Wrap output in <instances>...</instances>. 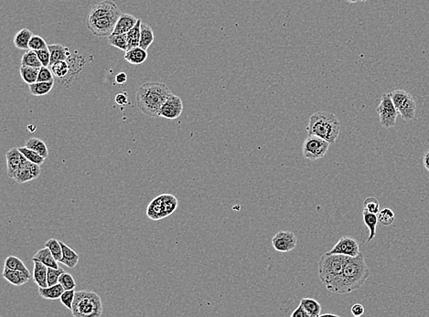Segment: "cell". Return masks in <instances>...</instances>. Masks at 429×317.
I'll return each mask as SVG.
<instances>
[{
	"mask_svg": "<svg viewBox=\"0 0 429 317\" xmlns=\"http://www.w3.org/2000/svg\"><path fill=\"white\" fill-rule=\"evenodd\" d=\"M121 15L122 12L115 2L101 1L90 10L87 27L95 36L109 37L112 35Z\"/></svg>",
	"mask_w": 429,
	"mask_h": 317,
	"instance_id": "obj_1",
	"label": "cell"
},
{
	"mask_svg": "<svg viewBox=\"0 0 429 317\" xmlns=\"http://www.w3.org/2000/svg\"><path fill=\"white\" fill-rule=\"evenodd\" d=\"M172 94L170 88L162 82H147L138 89L136 101L141 112L150 117H159L166 100Z\"/></svg>",
	"mask_w": 429,
	"mask_h": 317,
	"instance_id": "obj_2",
	"label": "cell"
},
{
	"mask_svg": "<svg viewBox=\"0 0 429 317\" xmlns=\"http://www.w3.org/2000/svg\"><path fill=\"white\" fill-rule=\"evenodd\" d=\"M369 276L370 270L365 263L364 255L361 252L356 257H350L345 265L337 295L350 294L360 289Z\"/></svg>",
	"mask_w": 429,
	"mask_h": 317,
	"instance_id": "obj_3",
	"label": "cell"
},
{
	"mask_svg": "<svg viewBox=\"0 0 429 317\" xmlns=\"http://www.w3.org/2000/svg\"><path fill=\"white\" fill-rule=\"evenodd\" d=\"M350 257L342 254L322 255L318 262V276L327 290L337 294L340 279Z\"/></svg>",
	"mask_w": 429,
	"mask_h": 317,
	"instance_id": "obj_4",
	"label": "cell"
},
{
	"mask_svg": "<svg viewBox=\"0 0 429 317\" xmlns=\"http://www.w3.org/2000/svg\"><path fill=\"white\" fill-rule=\"evenodd\" d=\"M306 129L308 134L317 135L330 143H334L340 134V121L331 112L319 111L309 117Z\"/></svg>",
	"mask_w": 429,
	"mask_h": 317,
	"instance_id": "obj_5",
	"label": "cell"
},
{
	"mask_svg": "<svg viewBox=\"0 0 429 317\" xmlns=\"http://www.w3.org/2000/svg\"><path fill=\"white\" fill-rule=\"evenodd\" d=\"M72 315L75 317H99L103 313L102 300L95 292L79 291L72 304Z\"/></svg>",
	"mask_w": 429,
	"mask_h": 317,
	"instance_id": "obj_6",
	"label": "cell"
},
{
	"mask_svg": "<svg viewBox=\"0 0 429 317\" xmlns=\"http://www.w3.org/2000/svg\"><path fill=\"white\" fill-rule=\"evenodd\" d=\"M178 199L173 195L164 194L156 197L149 204L147 211L148 218L154 220L164 219L177 210Z\"/></svg>",
	"mask_w": 429,
	"mask_h": 317,
	"instance_id": "obj_7",
	"label": "cell"
},
{
	"mask_svg": "<svg viewBox=\"0 0 429 317\" xmlns=\"http://www.w3.org/2000/svg\"><path fill=\"white\" fill-rule=\"evenodd\" d=\"M398 113L404 120L411 121L416 117V103L411 94L404 90H395L390 93Z\"/></svg>",
	"mask_w": 429,
	"mask_h": 317,
	"instance_id": "obj_8",
	"label": "cell"
},
{
	"mask_svg": "<svg viewBox=\"0 0 429 317\" xmlns=\"http://www.w3.org/2000/svg\"><path fill=\"white\" fill-rule=\"evenodd\" d=\"M330 143L325 139L318 137L317 135L309 134L302 147V152L306 159L317 161L326 156Z\"/></svg>",
	"mask_w": 429,
	"mask_h": 317,
	"instance_id": "obj_9",
	"label": "cell"
},
{
	"mask_svg": "<svg viewBox=\"0 0 429 317\" xmlns=\"http://www.w3.org/2000/svg\"><path fill=\"white\" fill-rule=\"evenodd\" d=\"M379 116L380 124L385 128H391L396 124L398 111L394 106L390 94H385L381 98L380 104L376 109Z\"/></svg>",
	"mask_w": 429,
	"mask_h": 317,
	"instance_id": "obj_10",
	"label": "cell"
},
{
	"mask_svg": "<svg viewBox=\"0 0 429 317\" xmlns=\"http://www.w3.org/2000/svg\"><path fill=\"white\" fill-rule=\"evenodd\" d=\"M328 254H342L348 257H356L361 253V249L357 241L350 236L340 238Z\"/></svg>",
	"mask_w": 429,
	"mask_h": 317,
	"instance_id": "obj_11",
	"label": "cell"
},
{
	"mask_svg": "<svg viewBox=\"0 0 429 317\" xmlns=\"http://www.w3.org/2000/svg\"><path fill=\"white\" fill-rule=\"evenodd\" d=\"M183 111V103L179 96L171 94L169 98L166 100L165 103L162 105L159 112V117L165 118L168 120H175L179 118Z\"/></svg>",
	"mask_w": 429,
	"mask_h": 317,
	"instance_id": "obj_12",
	"label": "cell"
},
{
	"mask_svg": "<svg viewBox=\"0 0 429 317\" xmlns=\"http://www.w3.org/2000/svg\"><path fill=\"white\" fill-rule=\"evenodd\" d=\"M297 237L292 232L283 230L277 233L272 239L274 249L279 252H289L297 246Z\"/></svg>",
	"mask_w": 429,
	"mask_h": 317,
	"instance_id": "obj_13",
	"label": "cell"
},
{
	"mask_svg": "<svg viewBox=\"0 0 429 317\" xmlns=\"http://www.w3.org/2000/svg\"><path fill=\"white\" fill-rule=\"evenodd\" d=\"M40 175V165L34 164L26 158L22 165L14 175L13 179L19 184L27 183L33 179H38Z\"/></svg>",
	"mask_w": 429,
	"mask_h": 317,
	"instance_id": "obj_14",
	"label": "cell"
},
{
	"mask_svg": "<svg viewBox=\"0 0 429 317\" xmlns=\"http://www.w3.org/2000/svg\"><path fill=\"white\" fill-rule=\"evenodd\" d=\"M6 158H7L8 176L10 179H13L15 173L19 169V167L22 165L24 161L26 160V157L19 151L18 148H11L6 153Z\"/></svg>",
	"mask_w": 429,
	"mask_h": 317,
	"instance_id": "obj_15",
	"label": "cell"
},
{
	"mask_svg": "<svg viewBox=\"0 0 429 317\" xmlns=\"http://www.w3.org/2000/svg\"><path fill=\"white\" fill-rule=\"evenodd\" d=\"M139 19L136 18L133 15L130 14H123L121 15L120 18L117 20V25L115 27L113 34H125L129 32L135 27V25L138 23Z\"/></svg>",
	"mask_w": 429,
	"mask_h": 317,
	"instance_id": "obj_16",
	"label": "cell"
},
{
	"mask_svg": "<svg viewBox=\"0 0 429 317\" xmlns=\"http://www.w3.org/2000/svg\"><path fill=\"white\" fill-rule=\"evenodd\" d=\"M2 275L9 283L15 286H22L23 284L27 283L31 279V274L29 273L7 268H4Z\"/></svg>",
	"mask_w": 429,
	"mask_h": 317,
	"instance_id": "obj_17",
	"label": "cell"
},
{
	"mask_svg": "<svg viewBox=\"0 0 429 317\" xmlns=\"http://www.w3.org/2000/svg\"><path fill=\"white\" fill-rule=\"evenodd\" d=\"M33 280L39 287H48V266L39 261H33Z\"/></svg>",
	"mask_w": 429,
	"mask_h": 317,
	"instance_id": "obj_18",
	"label": "cell"
},
{
	"mask_svg": "<svg viewBox=\"0 0 429 317\" xmlns=\"http://www.w3.org/2000/svg\"><path fill=\"white\" fill-rule=\"evenodd\" d=\"M50 52V64H53L59 61H67L71 56V52L67 47L61 44L48 45Z\"/></svg>",
	"mask_w": 429,
	"mask_h": 317,
	"instance_id": "obj_19",
	"label": "cell"
},
{
	"mask_svg": "<svg viewBox=\"0 0 429 317\" xmlns=\"http://www.w3.org/2000/svg\"><path fill=\"white\" fill-rule=\"evenodd\" d=\"M63 248V258L59 263L66 265L68 268L73 269L79 263V255L74 250H72L69 246L66 245L63 241H60Z\"/></svg>",
	"mask_w": 429,
	"mask_h": 317,
	"instance_id": "obj_20",
	"label": "cell"
},
{
	"mask_svg": "<svg viewBox=\"0 0 429 317\" xmlns=\"http://www.w3.org/2000/svg\"><path fill=\"white\" fill-rule=\"evenodd\" d=\"M147 58H148L147 49H142L139 46L125 51V59L131 64L139 65L143 63Z\"/></svg>",
	"mask_w": 429,
	"mask_h": 317,
	"instance_id": "obj_21",
	"label": "cell"
},
{
	"mask_svg": "<svg viewBox=\"0 0 429 317\" xmlns=\"http://www.w3.org/2000/svg\"><path fill=\"white\" fill-rule=\"evenodd\" d=\"M32 260L33 261H39L48 267L55 269L60 268L58 266V262L55 260L53 255H52L51 251L49 250L48 247H45L43 249L37 251L36 254L34 255Z\"/></svg>",
	"mask_w": 429,
	"mask_h": 317,
	"instance_id": "obj_22",
	"label": "cell"
},
{
	"mask_svg": "<svg viewBox=\"0 0 429 317\" xmlns=\"http://www.w3.org/2000/svg\"><path fill=\"white\" fill-rule=\"evenodd\" d=\"M64 288L61 283H57L55 285L48 286V287H40L39 294L44 299L57 300L61 298V296L64 292Z\"/></svg>",
	"mask_w": 429,
	"mask_h": 317,
	"instance_id": "obj_23",
	"label": "cell"
},
{
	"mask_svg": "<svg viewBox=\"0 0 429 317\" xmlns=\"http://www.w3.org/2000/svg\"><path fill=\"white\" fill-rule=\"evenodd\" d=\"M362 218H363V222L365 224V226H366L368 229H369V237H368V240L367 241L368 242H370V241H372L373 240V238L376 237V227H377V224H378V216L377 214H374V213H371V212H368L366 210H363V212H362Z\"/></svg>",
	"mask_w": 429,
	"mask_h": 317,
	"instance_id": "obj_24",
	"label": "cell"
},
{
	"mask_svg": "<svg viewBox=\"0 0 429 317\" xmlns=\"http://www.w3.org/2000/svg\"><path fill=\"white\" fill-rule=\"evenodd\" d=\"M54 80L51 81H37L29 85L30 93L34 96H43L49 94L53 88Z\"/></svg>",
	"mask_w": 429,
	"mask_h": 317,
	"instance_id": "obj_25",
	"label": "cell"
},
{
	"mask_svg": "<svg viewBox=\"0 0 429 317\" xmlns=\"http://www.w3.org/2000/svg\"><path fill=\"white\" fill-rule=\"evenodd\" d=\"M32 32L27 28H22L14 37V44L18 49H30V41L32 40Z\"/></svg>",
	"mask_w": 429,
	"mask_h": 317,
	"instance_id": "obj_26",
	"label": "cell"
},
{
	"mask_svg": "<svg viewBox=\"0 0 429 317\" xmlns=\"http://www.w3.org/2000/svg\"><path fill=\"white\" fill-rule=\"evenodd\" d=\"M300 304L304 307L310 317H318L321 314V305L312 298H303L300 301Z\"/></svg>",
	"mask_w": 429,
	"mask_h": 317,
	"instance_id": "obj_27",
	"label": "cell"
},
{
	"mask_svg": "<svg viewBox=\"0 0 429 317\" xmlns=\"http://www.w3.org/2000/svg\"><path fill=\"white\" fill-rule=\"evenodd\" d=\"M153 41H154V33H153L152 28L149 27L148 24L142 22L139 47L148 50L150 45L152 44Z\"/></svg>",
	"mask_w": 429,
	"mask_h": 317,
	"instance_id": "obj_28",
	"label": "cell"
},
{
	"mask_svg": "<svg viewBox=\"0 0 429 317\" xmlns=\"http://www.w3.org/2000/svg\"><path fill=\"white\" fill-rule=\"evenodd\" d=\"M25 147L30 148V149H32L34 151H36L38 154H40V156H42L45 158L49 157L48 148H47L46 143L42 140H40V139L36 138V137L29 139L27 142H26V143H25Z\"/></svg>",
	"mask_w": 429,
	"mask_h": 317,
	"instance_id": "obj_29",
	"label": "cell"
},
{
	"mask_svg": "<svg viewBox=\"0 0 429 317\" xmlns=\"http://www.w3.org/2000/svg\"><path fill=\"white\" fill-rule=\"evenodd\" d=\"M141 24H142V20L139 19V21L135 25V27L127 32L128 49L139 47L140 43V35H141Z\"/></svg>",
	"mask_w": 429,
	"mask_h": 317,
	"instance_id": "obj_30",
	"label": "cell"
},
{
	"mask_svg": "<svg viewBox=\"0 0 429 317\" xmlns=\"http://www.w3.org/2000/svg\"><path fill=\"white\" fill-rule=\"evenodd\" d=\"M40 68L30 67V66H22L20 67V75L23 80L28 84H32L38 81V76L40 72Z\"/></svg>",
	"mask_w": 429,
	"mask_h": 317,
	"instance_id": "obj_31",
	"label": "cell"
},
{
	"mask_svg": "<svg viewBox=\"0 0 429 317\" xmlns=\"http://www.w3.org/2000/svg\"><path fill=\"white\" fill-rule=\"evenodd\" d=\"M108 43L116 47L117 49L123 51H127L128 49V40H127V33L125 34H117V35H110L108 37Z\"/></svg>",
	"mask_w": 429,
	"mask_h": 317,
	"instance_id": "obj_32",
	"label": "cell"
},
{
	"mask_svg": "<svg viewBox=\"0 0 429 317\" xmlns=\"http://www.w3.org/2000/svg\"><path fill=\"white\" fill-rule=\"evenodd\" d=\"M4 268L15 270V271H21L30 274V271L27 268V266L21 260L16 256H9L7 259L5 260Z\"/></svg>",
	"mask_w": 429,
	"mask_h": 317,
	"instance_id": "obj_33",
	"label": "cell"
},
{
	"mask_svg": "<svg viewBox=\"0 0 429 317\" xmlns=\"http://www.w3.org/2000/svg\"><path fill=\"white\" fill-rule=\"evenodd\" d=\"M21 65L22 66H30V67L41 68L42 64L40 63V59L37 55L35 50L30 49L26 53L23 55L21 59Z\"/></svg>",
	"mask_w": 429,
	"mask_h": 317,
	"instance_id": "obj_34",
	"label": "cell"
},
{
	"mask_svg": "<svg viewBox=\"0 0 429 317\" xmlns=\"http://www.w3.org/2000/svg\"><path fill=\"white\" fill-rule=\"evenodd\" d=\"M50 71L54 76L58 78H64L70 72V66L67 61H59L50 65Z\"/></svg>",
	"mask_w": 429,
	"mask_h": 317,
	"instance_id": "obj_35",
	"label": "cell"
},
{
	"mask_svg": "<svg viewBox=\"0 0 429 317\" xmlns=\"http://www.w3.org/2000/svg\"><path fill=\"white\" fill-rule=\"evenodd\" d=\"M18 149L26 157L28 160L31 161L32 163L40 165H42L44 163L46 158L42 157V156H40V154H38L36 151L26 148V147H24V148H18Z\"/></svg>",
	"mask_w": 429,
	"mask_h": 317,
	"instance_id": "obj_36",
	"label": "cell"
},
{
	"mask_svg": "<svg viewBox=\"0 0 429 317\" xmlns=\"http://www.w3.org/2000/svg\"><path fill=\"white\" fill-rule=\"evenodd\" d=\"M45 247L49 248L54 258L58 263L63 258V248L61 245V242L57 241L56 239H49V241L45 243Z\"/></svg>",
	"mask_w": 429,
	"mask_h": 317,
	"instance_id": "obj_37",
	"label": "cell"
},
{
	"mask_svg": "<svg viewBox=\"0 0 429 317\" xmlns=\"http://www.w3.org/2000/svg\"><path fill=\"white\" fill-rule=\"evenodd\" d=\"M377 216H378L379 222L383 224L384 226L392 225L394 222V219H395L394 212L388 208H385L384 210H380Z\"/></svg>",
	"mask_w": 429,
	"mask_h": 317,
	"instance_id": "obj_38",
	"label": "cell"
},
{
	"mask_svg": "<svg viewBox=\"0 0 429 317\" xmlns=\"http://www.w3.org/2000/svg\"><path fill=\"white\" fill-rule=\"evenodd\" d=\"M59 283L63 285L64 290H74L76 287L74 278L72 277V274L66 272H64L59 278Z\"/></svg>",
	"mask_w": 429,
	"mask_h": 317,
	"instance_id": "obj_39",
	"label": "cell"
},
{
	"mask_svg": "<svg viewBox=\"0 0 429 317\" xmlns=\"http://www.w3.org/2000/svg\"><path fill=\"white\" fill-rule=\"evenodd\" d=\"M363 210H366L368 212L378 214L380 211V203L376 197H367L363 203Z\"/></svg>",
	"mask_w": 429,
	"mask_h": 317,
	"instance_id": "obj_40",
	"label": "cell"
},
{
	"mask_svg": "<svg viewBox=\"0 0 429 317\" xmlns=\"http://www.w3.org/2000/svg\"><path fill=\"white\" fill-rule=\"evenodd\" d=\"M64 272L65 271L62 268L55 269L48 267V276H47L48 285L52 286L59 283V278Z\"/></svg>",
	"mask_w": 429,
	"mask_h": 317,
	"instance_id": "obj_41",
	"label": "cell"
},
{
	"mask_svg": "<svg viewBox=\"0 0 429 317\" xmlns=\"http://www.w3.org/2000/svg\"><path fill=\"white\" fill-rule=\"evenodd\" d=\"M75 291L74 290H65L63 293V295L61 296V302L62 304L69 309V310H72V304L74 301V297H75Z\"/></svg>",
	"mask_w": 429,
	"mask_h": 317,
	"instance_id": "obj_42",
	"label": "cell"
},
{
	"mask_svg": "<svg viewBox=\"0 0 429 317\" xmlns=\"http://www.w3.org/2000/svg\"><path fill=\"white\" fill-rule=\"evenodd\" d=\"M29 47H30V49L37 51V50H40V49L48 48V45L41 37L33 35L32 40L30 41Z\"/></svg>",
	"mask_w": 429,
	"mask_h": 317,
	"instance_id": "obj_43",
	"label": "cell"
},
{
	"mask_svg": "<svg viewBox=\"0 0 429 317\" xmlns=\"http://www.w3.org/2000/svg\"><path fill=\"white\" fill-rule=\"evenodd\" d=\"M36 53L40 59L42 66H45V67L49 66V64H50V52H49V49L48 48L37 50Z\"/></svg>",
	"mask_w": 429,
	"mask_h": 317,
	"instance_id": "obj_44",
	"label": "cell"
},
{
	"mask_svg": "<svg viewBox=\"0 0 429 317\" xmlns=\"http://www.w3.org/2000/svg\"><path fill=\"white\" fill-rule=\"evenodd\" d=\"M51 80H54L53 73L49 68L45 67V66L40 68L38 81H51Z\"/></svg>",
	"mask_w": 429,
	"mask_h": 317,
	"instance_id": "obj_45",
	"label": "cell"
},
{
	"mask_svg": "<svg viewBox=\"0 0 429 317\" xmlns=\"http://www.w3.org/2000/svg\"><path fill=\"white\" fill-rule=\"evenodd\" d=\"M292 317H310L309 313H307V311L305 310L304 307L300 304L299 307L296 309L293 313H291Z\"/></svg>",
	"mask_w": 429,
	"mask_h": 317,
	"instance_id": "obj_46",
	"label": "cell"
},
{
	"mask_svg": "<svg viewBox=\"0 0 429 317\" xmlns=\"http://www.w3.org/2000/svg\"><path fill=\"white\" fill-rule=\"evenodd\" d=\"M352 313L354 316H361L364 313V307L361 304H353L352 307Z\"/></svg>",
	"mask_w": 429,
	"mask_h": 317,
	"instance_id": "obj_47",
	"label": "cell"
},
{
	"mask_svg": "<svg viewBox=\"0 0 429 317\" xmlns=\"http://www.w3.org/2000/svg\"><path fill=\"white\" fill-rule=\"evenodd\" d=\"M116 103L118 105H125L128 103V98H127V94H119L116 96Z\"/></svg>",
	"mask_w": 429,
	"mask_h": 317,
	"instance_id": "obj_48",
	"label": "cell"
},
{
	"mask_svg": "<svg viewBox=\"0 0 429 317\" xmlns=\"http://www.w3.org/2000/svg\"><path fill=\"white\" fill-rule=\"evenodd\" d=\"M127 80V76L125 72H119L116 76V81L118 84H124Z\"/></svg>",
	"mask_w": 429,
	"mask_h": 317,
	"instance_id": "obj_49",
	"label": "cell"
},
{
	"mask_svg": "<svg viewBox=\"0 0 429 317\" xmlns=\"http://www.w3.org/2000/svg\"><path fill=\"white\" fill-rule=\"evenodd\" d=\"M423 162H424V165H425V169L429 171V150L427 152L425 153V156H424V159H423Z\"/></svg>",
	"mask_w": 429,
	"mask_h": 317,
	"instance_id": "obj_50",
	"label": "cell"
},
{
	"mask_svg": "<svg viewBox=\"0 0 429 317\" xmlns=\"http://www.w3.org/2000/svg\"><path fill=\"white\" fill-rule=\"evenodd\" d=\"M28 130H29V131H31V132H34V131L36 130V127H35L34 125H29V126H28Z\"/></svg>",
	"mask_w": 429,
	"mask_h": 317,
	"instance_id": "obj_51",
	"label": "cell"
},
{
	"mask_svg": "<svg viewBox=\"0 0 429 317\" xmlns=\"http://www.w3.org/2000/svg\"><path fill=\"white\" fill-rule=\"evenodd\" d=\"M348 1L351 2V3H357V2H359L360 0H348Z\"/></svg>",
	"mask_w": 429,
	"mask_h": 317,
	"instance_id": "obj_52",
	"label": "cell"
},
{
	"mask_svg": "<svg viewBox=\"0 0 429 317\" xmlns=\"http://www.w3.org/2000/svg\"><path fill=\"white\" fill-rule=\"evenodd\" d=\"M361 2H366L367 0H360Z\"/></svg>",
	"mask_w": 429,
	"mask_h": 317,
	"instance_id": "obj_53",
	"label": "cell"
}]
</instances>
